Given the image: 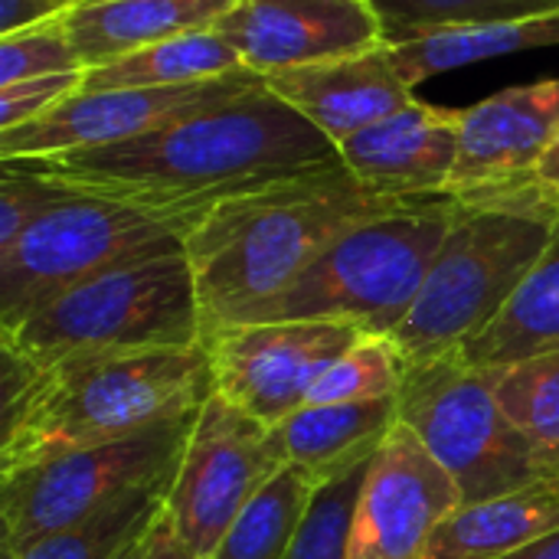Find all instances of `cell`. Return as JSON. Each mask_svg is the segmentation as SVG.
Here are the masks:
<instances>
[{
	"mask_svg": "<svg viewBox=\"0 0 559 559\" xmlns=\"http://www.w3.org/2000/svg\"><path fill=\"white\" fill-rule=\"evenodd\" d=\"M337 160V144L262 79L141 138L13 164L75 193L144 210L187 236L216 206Z\"/></svg>",
	"mask_w": 559,
	"mask_h": 559,
	"instance_id": "cell-1",
	"label": "cell"
},
{
	"mask_svg": "<svg viewBox=\"0 0 559 559\" xmlns=\"http://www.w3.org/2000/svg\"><path fill=\"white\" fill-rule=\"evenodd\" d=\"M396 203L337 160L216 206L183 236L203 324H229L272 301L347 229Z\"/></svg>",
	"mask_w": 559,
	"mask_h": 559,
	"instance_id": "cell-2",
	"label": "cell"
},
{
	"mask_svg": "<svg viewBox=\"0 0 559 559\" xmlns=\"http://www.w3.org/2000/svg\"><path fill=\"white\" fill-rule=\"evenodd\" d=\"M455 223L426 282L390 334L403 364L455 354L475 341L559 233V213L531 183L488 197H455Z\"/></svg>",
	"mask_w": 559,
	"mask_h": 559,
	"instance_id": "cell-3",
	"label": "cell"
},
{
	"mask_svg": "<svg viewBox=\"0 0 559 559\" xmlns=\"http://www.w3.org/2000/svg\"><path fill=\"white\" fill-rule=\"evenodd\" d=\"M213 393L206 347L105 357L43 373L20 416L0 429V475L59 452L138 436L200 409Z\"/></svg>",
	"mask_w": 559,
	"mask_h": 559,
	"instance_id": "cell-4",
	"label": "cell"
},
{
	"mask_svg": "<svg viewBox=\"0 0 559 559\" xmlns=\"http://www.w3.org/2000/svg\"><path fill=\"white\" fill-rule=\"evenodd\" d=\"M203 334L193 269L183 249H174L75 285L13 331H0V347L52 373L105 357L200 347Z\"/></svg>",
	"mask_w": 559,
	"mask_h": 559,
	"instance_id": "cell-5",
	"label": "cell"
},
{
	"mask_svg": "<svg viewBox=\"0 0 559 559\" xmlns=\"http://www.w3.org/2000/svg\"><path fill=\"white\" fill-rule=\"evenodd\" d=\"M455 213L459 203L449 193L403 200L347 229L282 295L229 324L331 321L390 337L409 314Z\"/></svg>",
	"mask_w": 559,
	"mask_h": 559,
	"instance_id": "cell-6",
	"label": "cell"
},
{
	"mask_svg": "<svg viewBox=\"0 0 559 559\" xmlns=\"http://www.w3.org/2000/svg\"><path fill=\"white\" fill-rule=\"evenodd\" d=\"M396 416L455 481L462 504L540 481L524 436L498 400L495 373L462 354L403 364Z\"/></svg>",
	"mask_w": 559,
	"mask_h": 559,
	"instance_id": "cell-7",
	"label": "cell"
},
{
	"mask_svg": "<svg viewBox=\"0 0 559 559\" xmlns=\"http://www.w3.org/2000/svg\"><path fill=\"white\" fill-rule=\"evenodd\" d=\"M183 249V236L128 203L69 193L0 252V331L131 259Z\"/></svg>",
	"mask_w": 559,
	"mask_h": 559,
	"instance_id": "cell-8",
	"label": "cell"
},
{
	"mask_svg": "<svg viewBox=\"0 0 559 559\" xmlns=\"http://www.w3.org/2000/svg\"><path fill=\"white\" fill-rule=\"evenodd\" d=\"M200 409L157 423L138 436L59 452L0 475V559L98 514L128 491L174 472Z\"/></svg>",
	"mask_w": 559,
	"mask_h": 559,
	"instance_id": "cell-9",
	"label": "cell"
},
{
	"mask_svg": "<svg viewBox=\"0 0 559 559\" xmlns=\"http://www.w3.org/2000/svg\"><path fill=\"white\" fill-rule=\"evenodd\" d=\"M269 426L210 393L174 465L160 521L197 559H210L246 501L278 472Z\"/></svg>",
	"mask_w": 559,
	"mask_h": 559,
	"instance_id": "cell-10",
	"label": "cell"
},
{
	"mask_svg": "<svg viewBox=\"0 0 559 559\" xmlns=\"http://www.w3.org/2000/svg\"><path fill=\"white\" fill-rule=\"evenodd\" d=\"M364 334L331 321H259L219 324L203 334L213 393L259 419L278 426L308 403L324 370Z\"/></svg>",
	"mask_w": 559,
	"mask_h": 559,
	"instance_id": "cell-11",
	"label": "cell"
},
{
	"mask_svg": "<svg viewBox=\"0 0 559 559\" xmlns=\"http://www.w3.org/2000/svg\"><path fill=\"white\" fill-rule=\"evenodd\" d=\"M259 82L262 75L242 69L223 79L170 88H79L52 111L20 128L0 131V160L56 157L121 144L157 131L183 115L226 102Z\"/></svg>",
	"mask_w": 559,
	"mask_h": 559,
	"instance_id": "cell-12",
	"label": "cell"
},
{
	"mask_svg": "<svg viewBox=\"0 0 559 559\" xmlns=\"http://www.w3.org/2000/svg\"><path fill=\"white\" fill-rule=\"evenodd\" d=\"M462 504L455 481L403 423L386 436L364 478L350 559H423L436 527Z\"/></svg>",
	"mask_w": 559,
	"mask_h": 559,
	"instance_id": "cell-13",
	"label": "cell"
},
{
	"mask_svg": "<svg viewBox=\"0 0 559 559\" xmlns=\"http://www.w3.org/2000/svg\"><path fill=\"white\" fill-rule=\"evenodd\" d=\"M216 33L262 79L386 43L370 0H236Z\"/></svg>",
	"mask_w": 559,
	"mask_h": 559,
	"instance_id": "cell-14",
	"label": "cell"
},
{
	"mask_svg": "<svg viewBox=\"0 0 559 559\" xmlns=\"http://www.w3.org/2000/svg\"><path fill=\"white\" fill-rule=\"evenodd\" d=\"M559 134V75L511 85L462 108L459 160L449 197H488L527 187Z\"/></svg>",
	"mask_w": 559,
	"mask_h": 559,
	"instance_id": "cell-15",
	"label": "cell"
},
{
	"mask_svg": "<svg viewBox=\"0 0 559 559\" xmlns=\"http://www.w3.org/2000/svg\"><path fill=\"white\" fill-rule=\"evenodd\" d=\"M462 108L413 98L383 121L347 138L344 167L383 200H423L449 190L459 160Z\"/></svg>",
	"mask_w": 559,
	"mask_h": 559,
	"instance_id": "cell-16",
	"label": "cell"
},
{
	"mask_svg": "<svg viewBox=\"0 0 559 559\" xmlns=\"http://www.w3.org/2000/svg\"><path fill=\"white\" fill-rule=\"evenodd\" d=\"M265 85L337 147L416 98V88L403 79L390 43L265 75Z\"/></svg>",
	"mask_w": 559,
	"mask_h": 559,
	"instance_id": "cell-17",
	"label": "cell"
},
{
	"mask_svg": "<svg viewBox=\"0 0 559 559\" xmlns=\"http://www.w3.org/2000/svg\"><path fill=\"white\" fill-rule=\"evenodd\" d=\"M396 396L373 403L311 406L269 429V445L282 465L298 468L314 488L367 465L396 429Z\"/></svg>",
	"mask_w": 559,
	"mask_h": 559,
	"instance_id": "cell-18",
	"label": "cell"
},
{
	"mask_svg": "<svg viewBox=\"0 0 559 559\" xmlns=\"http://www.w3.org/2000/svg\"><path fill=\"white\" fill-rule=\"evenodd\" d=\"M236 0H75L62 26L85 69L115 62L154 43L216 29Z\"/></svg>",
	"mask_w": 559,
	"mask_h": 559,
	"instance_id": "cell-19",
	"label": "cell"
},
{
	"mask_svg": "<svg viewBox=\"0 0 559 559\" xmlns=\"http://www.w3.org/2000/svg\"><path fill=\"white\" fill-rule=\"evenodd\" d=\"M559 531V485L534 481L508 495L459 504L432 534L423 559H501Z\"/></svg>",
	"mask_w": 559,
	"mask_h": 559,
	"instance_id": "cell-20",
	"label": "cell"
},
{
	"mask_svg": "<svg viewBox=\"0 0 559 559\" xmlns=\"http://www.w3.org/2000/svg\"><path fill=\"white\" fill-rule=\"evenodd\" d=\"M455 354L481 370H508L559 354V233L504 311Z\"/></svg>",
	"mask_w": 559,
	"mask_h": 559,
	"instance_id": "cell-21",
	"label": "cell"
},
{
	"mask_svg": "<svg viewBox=\"0 0 559 559\" xmlns=\"http://www.w3.org/2000/svg\"><path fill=\"white\" fill-rule=\"evenodd\" d=\"M559 46V10L524 16V20H495V23H472V26H449L436 33H423L416 39L390 43V52L403 72V79L416 88L419 82L475 66L498 56L531 52Z\"/></svg>",
	"mask_w": 559,
	"mask_h": 559,
	"instance_id": "cell-22",
	"label": "cell"
},
{
	"mask_svg": "<svg viewBox=\"0 0 559 559\" xmlns=\"http://www.w3.org/2000/svg\"><path fill=\"white\" fill-rule=\"evenodd\" d=\"M242 69L239 52L216 29H197L85 69L82 88H170L223 79Z\"/></svg>",
	"mask_w": 559,
	"mask_h": 559,
	"instance_id": "cell-23",
	"label": "cell"
},
{
	"mask_svg": "<svg viewBox=\"0 0 559 559\" xmlns=\"http://www.w3.org/2000/svg\"><path fill=\"white\" fill-rule=\"evenodd\" d=\"M314 485L292 465L278 472L246 501L210 559H285L314 501Z\"/></svg>",
	"mask_w": 559,
	"mask_h": 559,
	"instance_id": "cell-24",
	"label": "cell"
},
{
	"mask_svg": "<svg viewBox=\"0 0 559 559\" xmlns=\"http://www.w3.org/2000/svg\"><path fill=\"white\" fill-rule=\"evenodd\" d=\"M170 475L128 491L124 498L102 508L98 514L26 547L13 559H118L160 521Z\"/></svg>",
	"mask_w": 559,
	"mask_h": 559,
	"instance_id": "cell-25",
	"label": "cell"
},
{
	"mask_svg": "<svg viewBox=\"0 0 559 559\" xmlns=\"http://www.w3.org/2000/svg\"><path fill=\"white\" fill-rule=\"evenodd\" d=\"M498 400L524 436L540 478L559 485V354L491 370Z\"/></svg>",
	"mask_w": 559,
	"mask_h": 559,
	"instance_id": "cell-26",
	"label": "cell"
},
{
	"mask_svg": "<svg viewBox=\"0 0 559 559\" xmlns=\"http://www.w3.org/2000/svg\"><path fill=\"white\" fill-rule=\"evenodd\" d=\"M386 43L416 39L423 33L495 23V20H524L540 13H557L559 0H370Z\"/></svg>",
	"mask_w": 559,
	"mask_h": 559,
	"instance_id": "cell-27",
	"label": "cell"
},
{
	"mask_svg": "<svg viewBox=\"0 0 559 559\" xmlns=\"http://www.w3.org/2000/svg\"><path fill=\"white\" fill-rule=\"evenodd\" d=\"M403 383V360L390 337L364 334L344 357H337L308 393L311 406L393 400Z\"/></svg>",
	"mask_w": 559,
	"mask_h": 559,
	"instance_id": "cell-28",
	"label": "cell"
},
{
	"mask_svg": "<svg viewBox=\"0 0 559 559\" xmlns=\"http://www.w3.org/2000/svg\"><path fill=\"white\" fill-rule=\"evenodd\" d=\"M370 462L314 491L308 518L285 559H350L354 511H357V498L370 472Z\"/></svg>",
	"mask_w": 559,
	"mask_h": 559,
	"instance_id": "cell-29",
	"label": "cell"
},
{
	"mask_svg": "<svg viewBox=\"0 0 559 559\" xmlns=\"http://www.w3.org/2000/svg\"><path fill=\"white\" fill-rule=\"evenodd\" d=\"M66 72H85V66L62 20L13 36H0V85L39 79V75H66Z\"/></svg>",
	"mask_w": 559,
	"mask_h": 559,
	"instance_id": "cell-30",
	"label": "cell"
},
{
	"mask_svg": "<svg viewBox=\"0 0 559 559\" xmlns=\"http://www.w3.org/2000/svg\"><path fill=\"white\" fill-rule=\"evenodd\" d=\"M69 193L72 190L56 180H46L13 160H0V252L10 249L29 223H36Z\"/></svg>",
	"mask_w": 559,
	"mask_h": 559,
	"instance_id": "cell-31",
	"label": "cell"
},
{
	"mask_svg": "<svg viewBox=\"0 0 559 559\" xmlns=\"http://www.w3.org/2000/svg\"><path fill=\"white\" fill-rule=\"evenodd\" d=\"M85 72H66V75H39L13 85H0V131L20 128L46 111H52L59 102L75 95L82 88Z\"/></svg>",
	"mask_w": 559,
	"mask_h": 559,
	"instance_id": "cell-32",
	"label": "cell"
},
{
	"mask_svg": "<svg viewBox=\"0 0 559 559\" xmlns=\"http://www.w3.org/2000/svg\"><path fill=\"white\" fill-rule=\"evenodd\" d=\"M75 0H0V36H13L33 26L56 23Z\"/></svg>",
	"mask_w": 559,
	"mask_h": 559,
	"instance_id": "cell-33",
	"label": "cell"
},
{
	"mask_svg": "<svg viewBox=\"0 0 559 559\" xmlns=\"http://www.w3.org/2000/svg\"><path fill=\"white\" fill-rule=\"evenodd\" d=\"M531 187L540 193V200H544L547 206H554L559 213V134L554 138V144L547 147V154L540 157Z\"/></svg>",
	"mask_w": 559,
	"mask_h": 559,
	"instance_id": "cell-34",
	"label": "cell"
},
{
	"mask_svg": "<svg viewBox=\"0 0 559 559\" xmlns=\"http://www.w3.org/2000/svg\"><path fill=\"white\" fill-rule=\"evenodd\" d=\"M151 559H197L170 531L164 521H157V537H154V557Z\"/></svg>",
	"mask_w": 559,
	"mask_h": 559,
	"instance_id": "cell-35",
	"label": "cell"
},
{
	"mask_svg": "<svg viewBox=\"0 0 559 559\" xmlns=\"http://www.w3.org/2000/svg\"><path fill=\"white\" fill-rule=\"evenodd\" d=\"M501 559H559V531H554V534H547V537H540V540H534V544H527V547H521V550H514V554H508V557Z\"/></svg>",
	"mask_w": 559,
	"mask_h": 559,
	"instance_id": "cell-36",
	"label": "cell"
},
{
	"mask_svg": "<svg viewBox=\"0 0 559 559\" xmlns=\"http://www.w3.org/2000/svg\"><path fill=\"white\" fill-rule=\"evenodd\" d=\"M154 537H157V524H154L144 537H138V540H134L118 559H151L154 557Z\"/></svg>",
	"mask_w": 559,
	"mask_h": 559,
	"instance_id": "cell-37",
	"label": "cell"
}]
</instances>
